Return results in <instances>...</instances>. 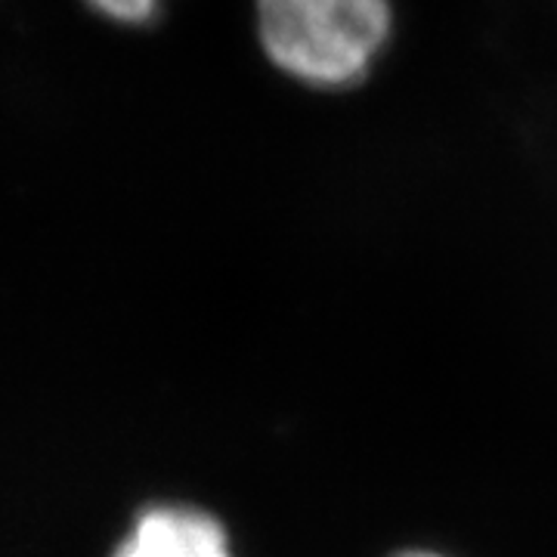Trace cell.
<instances>
[{
  "instance_id": "6da1fadb",
  "label": "cell",
  "mask_w": 557,
  "mask_h": 557,
  "mask_svg": "<svg viewBox=\"0 0 557 557\" xmlns=\"http://www.w3.org/2000/svg\"><path fill=\"white\" fill-rule=\"evenodd\" d=\"M267 57L310 87L357 84L391 35L387 0H258Z\"/></svg>"
},
{
  "instance_id": "7a4b0ae2",
  "label": "cell",
  "mask_w": 557,
  "mask_h": 557,
  "mask_svg": "<svg viewBox=\"0 0 557 557\" xmlns=\"http://www.w3.org/2000/svg\"><path fill=\"white\" fill-rule=\"evenodd\" d=\"M115 557H233L220 520L186 505H159L139 515Z\"/></svg>"
},
{
  "instance_id": "3957f363",
  "label": "cell",
  "mask_w": 557,
  "mask_h": 557,
  "mask_svg": "<svg viewBox=\"0 0 557 557\" xmlns=\"http://www.w3.org/2000/svg\"><path fill=\"white\" fill-rule=\"evenodd\" d=\"M106 20L124 22V25H146L159 16L161 0H87Z\"/></svg>"
},
{
  "instance_id": "277c9868",
  "label": "cell",
  "mask_w": 557,
  "mask_h": 557,
  "mask_svg": "<svg viewBox=\"0 0 557 557\" xmlns=\"http://www.w3.org/2000/svg\"><path fill=\"white\" fill-rule=\"evenodd\" d=\"M397 557H443V555H434V552H403Z\"/></svg>"
}]
</instances>
